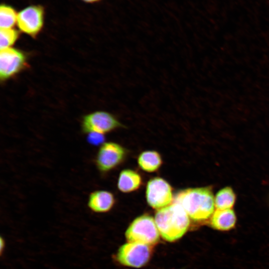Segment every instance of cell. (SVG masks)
I'll list each match as a JSON object with an SVG mask.
<instances>
[{"label": "cell", "mask_w": 269, "mask_h": 269, "mask_svg": "<svg viewBox=\"0 0 269 269\" xmlns=\"http://www.w3.org/2000/svg\"><path fill=\"white\" fill-rule=\"evenodd\" d=\"M236 221V214L232 209H217L212 215L210 225L217 230L228 231L234 228Z\"/></svg>", "instance_id": "obj_11"}, {"label": "cell", "mask_w": 269, "mask_h": 269, "mask_svg": "<svg viewBox=\"0 0 269 269\" xmlns=\"http://www.w3.org/2000/svg\"><path fill=\"white\" fill-rule=\"evenodd\" d=\"M142 183L140 175L131 169L122 170L118 180V188L124 193H129L138 189Z\"/></svg>", "instance_id": "obj_12"}, {"label": "cell", "mask_w": 269, "mask_h": 269, "mask_svg": "<svg viewBox=\"0 0 269 269\" xmlns=\"http://www.w3.org/2000/svg\"><path fill=\"white\" fill-rule=\"evenodd\" d=\"M104 141L105 136L104 134L95 132L88 134L87 141L92 145H102L104 143Z\"/></svg>", "instance_id": "obj_17"}, {"label": "cell", "mask_w": 269, "mask_h": 269, "mask_svg": "<svg viewBox=\"0 0 269 269\" xmlns=\"http://www.w3.org/2000/svg\"><path fill=\"white\" fill-rule=\"evenodd\" d=\"M150 254L149 246L129 242L119 248L117 259L123 265L139 268L146 264L150 259Z\"/></svg>", "instance_id": "obj_5"}, {"label": "cell", "mask_w": 269, "mask_h": 269, "mask_svg": "<svg viewBox=\"0 0 269 269\" xmlns=\"http://www.w3.org/2000/svg\"><path fill=\"white\" fill-rule=\"evenodd\" d=\"M19 36L18 31L14 29H0V50L5 49L13 45Z\"/></svg>", "instance_id": "obj_16"}, {"label": "cell", "mask_w": 269, "mask_h": 269, "mask_svg": "<svg viewBox=\"0 0 269 269\" xmlns=\"http://www.w3.org/2000/svg\"><path fill=\"white\" fill-rule=\"evenodd\" d=\"M4 247V242L2 238L0 239V253H2V250L3 249V247Z\"/></svg>", "instance_id": "obj_18"}, {"label": "cell", "mask_w": 269, "mask_h": 269, "mask_svg": "<svg viewBox=\"0 0 269 269\" xmlns=\"http://www.w3.org/2000/svg\"><path fill=\"white\" fill-rule=\"evenodd\" d=\"M115 203L114 195L106 190H96L91 192L88 199V206L96 213H106L112 209Z\"/></svg>", "instance_id": "obj_10"}, {"label": "cell", "mask_w": 269, "mask_h": 269, "mask_svg": "<svg viewBox=\"0 0 269 269\" xmlns=\"http://www.w3.org/2000/svg\"><path fill=\"white\" fill-rule=\"evenodd\" d=\"M126 156V151L121 145L114 142H104L99 148L95 163L98 169L106 173L121 164Z\"/></svg>", "instance_id": "obj_7"}, {"label": "cell", "mask_w": 269, "mask_h": 269, "mask_svg": "<svg viewBox=\"0 0 269 269\" xmlns=\"http://www.w3.org/2000/svg\"><path fill=\"white\" fill-rule=\"evenodd\" d=\"M215 206L217 209H231L236 201V195L230 187H225L216 194Z\"/></svg>", "instance_id": "obj_14"}, {"label": "cell", "mask_w": 269, "mask_h": 269, "mask_svg": "<svg viewBox=\"0 0 269 269\" xmlns=\"http://www.w3.org/2000/svg\"><path fill=\"white\" fill-rule=\"evenodd\" d=\"M26 64V56L20 50L12 48L1 50L0 54V79L4 80L12 77Z\"/></svg>", "instance_id": "obj_9"}, {"label": "cell", "mask_w": 269, "mask_h": 269, "mask_svg": "<svg viewBox=\"0 0 269 269\" xmlns=\"http://www.w3.org/2000/svg\"><path fill=\"white\" fill-rule=\"evenodd\" d=\"M174 202L181 205L189 218L195 221L208 219L214 211L215 201L209 187L188 188L180 191Z\"/></svg>", "instance_id": "obj_1"}, {"label": "cell", "mask_w": 269, "mask_h": 269, "mask_svg": "<svg viewBox=\"0 0 269 269\" xmlns=\"http://www.w3.org/2000/svg\"><path fill=\"white\" fill-rule=\"evenodd\" d=\"M86 2H95V1H99V0H83Z\"/></svg>", "instance_id": "obj_19"}, {"label": "cell", "mask_w": 269, "mask_h": 269, "mask_svg": "<svg viewBox=\"0 0 269 269\" xmlns=\"http://www.w3.org/2000/svg\"><path fill=\"white\" fill-rule=\"evenodd\" d=\"M170 185L160 177L149 180L146 188V198L148 204L152 208L160 209L171 204L173 200Z\"/></svg>", "instance_id": "obj_6"}, {"label": "cell", "mask_w": 269, "mask_h": 269, "mask_svg": "<svg viewBox=\"0 0 269 269\" xmlns=\"http://www.w3.org/2000/svg\"><path fill=\"white\" fill-rule=\"evenodd\" d=\"M137 162L141 169L146 172H152L160 167L162 161L158 152L154 150H147L140 154Z\"/></svg>", "instance_id": "obj_13"}, {"label": "cell", "mask_w": 269, "mask_h": 269, "mask_svg": "<svg viewBox=\"0 0 269 269\" xmlns=\"http://www.w3.org/2000/svg\"><path fill=\"white\" fill-rule=\"evenodd\" d=\"M159 234L155 220L148 215H142L135 218L125 233L129 242L148 246L156 244L158 241Z\"/></svg>", "instance_id": "obj_3"}, {"label": "cell", "mask_w": 269, "mask_h": 269, "mask_svg": "<svg viewBox=\"0 0 269 269\" xmlns=\"http://www.w3.org/2000/svg\"><path fill=\"white\" fill-rule=\"evenodd\" d=\"M154 220L160 235L168 242H173L181 238L190 225L189 217L184 209L174 202L157 210Z\"/></svg>", "instance_id": "obj_2"}, {"label": "cell", "mask_w": 269, "mask_h": 269, "mask_svg": "<svg viewBox=\"0 0 269 269\" xmlns=\"http://www.w3.org/2000/svg\"><path fill=\"white\" fill-rule=\"evenodd\" d=\"M17 16L16 12L12 7L5 4H1L0 7V28H11L17 21Z\"/></svg>", "instance_id": "obj_15"}, {"label": "cell", "mask_w": 269, "mask_h": 269, "mask_svg": "<svg viewBox=\"0 0 269 269\" xmlns=\"http://www.w3.org/2000/svg\"><path fill=\"white\" fill-rule=\"evenodd\" d=\"M124 126L111 113L99 111L87 115L81 124L83 133H98L105 134Z\"/></svg>", "instance_id": "obj_4"}, {"label": "cell", "mask_w": 269, "mask_h": 269, "mask_svg": "<svg viewBox=\"0 0 269 269\" xmlns=\"http://www.w3.org/2000/svg\"><path fill=\"white\" fill-rule=\"evenodd\" d=\"M44 8L40 5H31L17 14V24L19 29L32 37L41 30L44 22Z\"/></svg>", "instance_id": "obj_8"}]
</instances>
